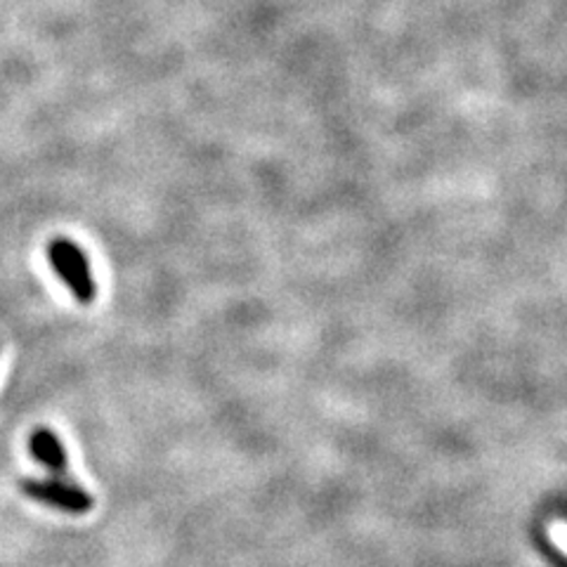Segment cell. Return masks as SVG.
<instances>
[{
  "instance_id": "3957f363",
  "label": "cell",
  "mask_w": 567,
  "mask_h": 567,
  "mask_svg": "<svg viewBox=\"0 0 567 567\" xmlns=\"http://www.w3.org/2000/svg\"><path fill=\"white\" fill-rule=\"evenodd\" d=\"M29 450H31V456L52 473V477H66L69 473L66 450L60 442V437L50 429H35L29 437Z\"/></svg>"
},
{
  "instance_id": "6da1fadb",
  "label": "cell",
  "mask_w": 567,
  "mask_h": 567,
  "mask_svg": "<svg viewBox=\"0 0 567 567\" xmlns=\"http://www.w3.org/2000/svg\"><path fill=\"white\" fill-rule=\"evenodd\" d=\"M48 258L66 289L74 293L79 303L87 306L97 298V281L91 270V260L83 254V248L66 237H58L48 244Z\"/></svg>"
},
{
  "instance_id": "277c9868",
  "label": "cell",
  "mask_w": 567,
  "mask_h": 567,
  "mask_svg": "<svg viewBox=\"0 0 567 567\" xmlns=\"http://www.w3.org/2000/svg\"><path fill=\"white\" fill-rule=\"evenodd\" d=\"M551 539H554V544L560 548V551L567 556V523L556 520V523L551 525Z\"/></svg>"
},
{
  "instance_id": "7a4b0ae2",
  "label": "cell",
  "mask_w": 567,
  "mask_h": 567,
  "mask_svg": "<svg viewBox=\"0 0 567 567\" xmlns=\"http://www.w3.org/2000/svg\"><path fill=\"white\" fill-rule=\"evenodd\" d=\"M22 492L31 496L33 502H41L45 506L60 508L64 513H74L83 516L93 508L95 499L83 487L69 483L66 477H50V481H24Z\"/></svg>"
}]
</instances>
